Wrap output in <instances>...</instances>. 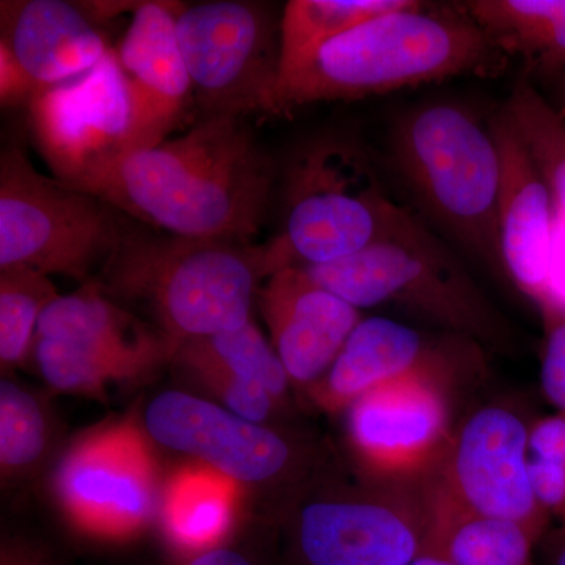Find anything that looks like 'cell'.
I'll return each mask as SVG.
<instances>
[{
	"instance_id": "836d02e7",
	"label": "cell",
	"mask_w": 565,
	"mask_h": 565,
	"mask_svg": "<svg viewBox=\"0 0 565 565\" xmlns=\"http://www.w3.org/2000/svg\"><path fill=\"white\" fill-rule=\"evenodd\" d=\"M0 565H57L43 550L36 548L20 539L2 542Z\"/></svg>"
},
{
	"instance_id": "4dcf8cb0",
	"label": "cell",
	"mask_w": 565,
	"mask_h": 565,
	"mask_svg": "<svg viewBox=\"0 0 565 565\" xmlns=\"http://www.w3.org/2000/svg\"><path fill=\"white\" fill-rule=\"evenodd\" d=\"M541 388L546 403L565 415V300L548 296L541 300Z\"/></svg>"
},
{
	"instance_id": "d4e9b609",
	"label": "cell",
	"mask_w": 565,
	"mask_h": 565,
	"mask_svg": "<svg viewBox=\"0 0 565 565\" xmlns=\"http://www.w3.org/2000/svg\"><path fill=\"white\" fill-rule=\"evenodd\" d=\"M505 109L548 185L556 225L565 232L564 117L527 81L516 84Z\"/></svg>"
},
{
	"instance_id": "52a82bcc",
	"label": "cell",
	"mask_w": 565,
	"mask_h": 565,
	"mask_svg": "<svg viewBox=\"0 0 565 565\" xmlns=\"http://www.w3.org/2000/svg\"><path fill=\"white\" fill-rule=\"evenodd\" d=\"M114 207L90 192L40 173L25 152L0 158V269L90 281L121 236Z\"/></svg>"
},
{
	"instance_id": "f1b7e54d",
	"label": "cell",
	"mask_w": 565,
	"mask_h": 565,
	"mask_svg": "<svg viewBox=\"0 0 565 565\" xmlns=\"http://www.w3.org/2000/svg\"><path fill=\"white\" fill-rule=\"evenodd\" d=\"M228 514V500L221 486L202 475L180 478L166 501L169 533L184 546L215 541L225 530Z\"/></svg>"
},
{
	"instance_id": "3957f363",
	"label": "cell",
	"mask_w": 565,
	"mask_h": 565,
	"mask_svg": "<svg viewBox=\"0 0 565 565\" xmlns=\"http://www.w3.org/2000/svg\"><path fill=\"white\" fill-rule=\"evenodd\" d=\"M103 277L107 296L143 305L178 349L250 322L269 269L264 245L122 228Z\"/></svg>"
},
{
	"instance_id": "d6a6232c",
	"label": "cell",
	"mask_w": 565,
	"mask_h": 565,
	"mask_svg": "<svg viewBox=\"0 0 565 565\" xmlns=\"http://www.w3.org/2000/svg\"><path fill=\"white\" fill-rule=\"evenodd\" d=\"M35 90V82L22 68L10 47L0 41V102H2V106L14 107L21 106V104L29 106Z\"/></svg>"
},
{
	"instance_id": "7402d4cb",
	"label": "cell",
	"mask_w": 565,
	"mask_h": 565,
	"mask_svg": "<svg viewBox=\"0 0 565 565\" xmlns=\"http://www.w3.org/2000/svg\"><path fill=\"white\" fill-rule=\"evenodd\" d=\"M433 525L427 546L456 565H535L537 542L525 527L471 514L429 484Z\"/></svg>"
},
{
	"instance_id": "cb8c5ba5",
	"label": "cell",
	"mask_w": 565,
	"mask_h": 565,
	"mask_svg": "<svg viewBox=\"0 0 565 565\" xmlns=\"http://www.w3.org/2000/svg\"><path fill=\"white\" fill-rule=\"evenodd\" d=\"M33 362L51 388L98 397L114 382H128L152 373L162 362L90 351L51 338L36 337Z\"/></svg>"
},
{
	"instance_id": "e0dca14e",
	"label": "cell",
	"mask_w": 565,
	"mask_h": 565,
	"mask_svg": "<svg viewBox=\"0 0 565 565\" xmlns=\"http://www.w3.org/2000/svg\"><path fill=\"white\" fill-rule=\"evenodd\" d=\"M256 300L286 373L305 392L329 373L363 319L359 308L323 288L302 266L270 275Z\"/></svg>"
},
{
	"instance_id": "d590c367",
	"label": "cell",
	"mask_w": 565,
	"mask_h": 565,
	"mask_svg": "<svg viewBox=\"0 0 565 565\" xmlns=\"http://www.w3.org/2000/svg\"><path fill=\"white\" fill-rule=\"evenodd\" d=\"M552 544H550V565H565V527L553 534Z\"/></svg>"
},
{
	"instance_id": "d6986e66",
	"label": "cell",
	"mask_w": 565,
	"mask_h": 565,
	"mask_svg": "<svg viewBox=\"0 0 565 565\" xmlns=\"http://www.w3.org/2000/svg\"><path fill=\"white\" fill-rule=\"evenodd\" d=\"M0 41L13 52L36 88L54 87L88 73L110 46L96 28L92 7L65 0L0 3Z\"/></svg>"
},
{
	"instance_id": "277c9868",
	"label": "cell",
	"mask_w": 565,
	"mask_h": 565,
	"mask_svg": "<svg viewBox=\"0 0 565 565\" xmlns=\"http://www.w3.org/2000/svg\"><path fill=\"white\" fill-rule=\"evenodd\" d=\"M390 154L424 214L467 255L505 277L501 159L489 126L457 104H422L394 122Z\"/></svg>"
},
{
	"instance_id": "5bb4252c",
	"label": "cell",
	"mask_w": 565,
	"mask_h": 565,
	"mask_svg": "<svg viewBox=\"0 0 565 565\" xmlns=\"http://www.w3.org/2000/svg\"><path fill=\"white\" fill-rule=\"evenodd\" d=\"M143 427L156 444L244 484L273 482L291 470L296 460L292 445L277 430L180 390L152 397L145 408Z\"/></svg>"
},
{
	"instance_id": "9c48e42d",
	"label": "cell",
	"mask_w": 565,
	"mask_h": 565,
	"mask_svg": "<svg viewBox=\"0 0 565 565\" xmlns=\"http://www.w3.org/2000/svg\"><path fill=\"white\" fill-rule=\"evenodd\" d=\"M177 36L204 117L278 115L280 21L258 2L180 6Z\"/></svg>"
},
{
	"instance_id": "7c38bea8",
	"label": "cell",
	"mask_w": 565,
	"mask_h": 565,
	"mask_svg": "<svg viewBox=\"0 0 565 565\" xmlns=\"http://www.w3.org/2000/svg\"><path fill=\"white\" fill-rule=\"evenodd\" d=\"M52 487L70 522L106 541L141 533L162 504L154 456L143 434L126 422L77 438L58 460Z\"/></svg>"
},
{
	"instance_id": "603a6c76",
	"label": "cell",
	"mask_w": 565,
	"mask_h": 565,
	"mask_svg": "<svg viewBox=\"0 0 565 565\" xmlns=\"http://www.w3.org/2000/svg\"><path fill=\"white\" fill-rule=\"evenodd\" d=\"M411 3L412 0H291L280 20V77L334 36Z\"/></svg>"
},
{
	"instance_id": "484cf974",
	"label": "cell",
	"mask_w": 565,
	"mask_h": 565,
	"mask_svg": "<svg viewBox=\"0 0 565 565\" xmlns=\"http://www.w3.org/2000/svg\"><path fill=\"white\" fill-rule=\"evenodd\" d=\"M58 292L47 275L0 269V363L13 370L33 355L41 316Z\"/></svg>"
},
{
	"instance_id": "f546056e",
	"label": "cell",
	"mask_w": 565,
	"mask_h": 565,
	"mask_svg": "<svg viewBox=\"0 0 565 565\" xmlns=\"http://www.w3.org/2000/svg\"><path fill=\"white\" fill-rule=\"evenodd\" d=\"M203 343L222 363L247 381L263 386L281 407L292 382L273 343L264 338L253 321L232 332L202 338Z\"/></svg>"
},
{
	"instance_id": "4fadbf2b",
	"label": "cell",
	"mask_w": 565,
	"mask_h": 565,
	"mask_svg": "<svg viewBox=\"0 0 565 565\" xmlns=\"http://www.w3.org/2000/svg\"><path fill=\"white\" fill-rule=\"evenodd\" d=\"M530 426L505 405L471 412L455 427L433 486L471 514L525 527L539 544L548 534L552 519L531 486Z\"/></svg>"
},
{
	"instance_id": "4316f807",
	"label": "cell",
	"mask_w": 565,
	"mask_h": 565,
	"mask_svg": "<svg viewBox=\"0 0 565 565\" xmlns=\"http://www.w3.org/2000/svg\"><path fill=\"white\" fill-rule=\"evenodd\" d=\"M52 426L35 394L0 382V471L3 481L31 473L50 451Z\"/></svg>"
},
{
	"instance_id": "e575fe53",
	"label": "cell",
	"mask_w": 565,
	"mask_h": 565,
	"mask_svg": "<svg viewBox=\"0 0 565 565\" xmlns=\"http://www.w3.org/2000/svg\"><path fill=\"white\" fill-rule=\"evenodd\" d=\"M184 565H259L258 561L253 559L247 553L241 550L230 548V546H215V548L204 550L199 555L193 556Z\"/></svg>"
},
{
	"instance_id": "8992f818",
	"label": "cell",
	"mask_w": 565,
	"mask_h": 565,
	"mask_svg": "<svg viewBox=\"0 0 565 565\" xmlns=\"http://www.w3.org/2000/svg\"><path fill=\"white\" fill-rule=\"evenodd\" d=\"M302 267L359 310L396 307L475 343L511 345L508 321L415 215L355 255Z\"/></svg>"
},
{
	"instance_id": "83f0119b",
	"label": "cell",
	"mask_w": 565,
	"mask_h": 565,
	"mask_svg": "<svg viewBox=\"0 0 565 565\" xmlns=\"http://www.w3.org/2000/svg\"><path fill=\"white\" fill-rule=\"evenodd\" d=\"M172 360L199 384L206 386L212 396L221 401L223 407L248 422L264 424L273 416L275 408H278L277 403L263 386L247 381L222 363L206 348L202 338L178 345Z\"/></svg>"
},
{
	"instance_id": "8fae6325",
	"label": "cell",
	"mask_w": 565,
	"mask_h": 565,
	"mask_svg": "<svg viewBox=\"0 0 565 565\" xmlns=\"http://www.w3.org/2000/svg\"><path fill=\"white\" fill-rule=\"evenodd\" d=\"M451 384L418 371L375 386L345 408V437L362 478L392 486L433 481L455 433Z\"/></svg>"
},
{
	"instance_id": "6da1fadb",
	"label": "cell",
	"mask_w": 565,
	"mask_h": 565,
	"mask_svg": "<svg viewBox=\"0 0 565 565\" xmlns=\"http://www.w3.org/2000/svg\"><path fill=\"white\" fill-rule=\"evenodd\" d=\"M277 169L243 117H203L184 136L134 151L88 185L114 210L177 236L252 245Z\"/></svg>"
},
{
	"instance_id": "30bf717a",
	"label": "cell",
	"mask_w": 565,
	"mask_h": 565,
	"mask_svg": "<svg viewBox=\"0 0 565 565\" xmlns=\"http://www.w3.org/2000/svg\"><path fill=\"white\" fill-rule=\"evenodd\" d=\"M28 109L52 177L81 191L137 151L131 95L114 47L76 79L36 88Z\"/></svg>"
},
{
	"instance_id": "ba28073f",
	"label": "cell",
	"mask_w": 565,
	"mask_h": 565,
	"mask_svg": "<svg viewBox=\"0 0 565 565\" xmlns=\"http://www.w3.org/2000/svg\"><path fill=\"white\" fill-rule=\"evenodd\" d=\"M429 484L362 478L303 498L286 525V565H411L429 542Z\"/></svg>"
},
{
	"instance_id": "44dd1931",
	"label": "cell",
	"mask_w": 565,
	"mask_h": 565,
	"mask_svg": "<svg viewBox=\"0 0 565 565\" xmlns=\"http://www.w3.org/2000/svg\"><path fill=\"white\" fill-rule=\"evenodd\" d=\"M465 13L505 55H519L534 76L565 71V0H468Z\"/></svg>"
},
{
	"instance_id": "2e32d148",
	"label": "cell",
	"mask_w": 565,
	"mask_h": 565,
	"mask_svg": "<svg viewBox=\"0 0 565 565\" xmlns=\"http://www.w3.org/2000/svg\"><path fill=\"white\" fill-rule=\"evenodd\" d=\"M489 128L501 159L498 228L505 277L539 303L555 296L552 195L505 107L489 121Z\"/></svg>"
},
{
	"instance_id": "74e56055",
	"label": "cell",
	"mask_w": 565,
	"mask_h": 565,
	"mask_svg": "<svg viewBox=\"0 0 565 565\" xmlns=\"http://www.w3.org/2000/svg\"><path fill=\"white\" fill-rule=\"evenodd\" d=\"M556 79V110L563 115L565 120V71L557 74Z\"/></svg>"
},
{
	"instance_id": "ac0fdd59",
	"label": "cell",
	"mask_w": 565,
	"mask_h": 565,
	"mask_svg": "<svg viewBox=\"0 0 565 565\" xmlns=\"http://www.w3.org/2000/svg\"><path fill=\"white\" fill-rule=\"evenodd\" d=\"M178 9L156 0L134 3L128 29L114 47L131 95L137 151L166 141L192 99L177 36Z\"/></svg>"
},
{
	"instance_id": "8d00e7d4",
	"label": "cell",
	"mask_w": 565,
	"mask_h": 565,
	"mask_svg": "<svg viewBox=\"0 0 565 565\" xmlns=\"http://www.w3.org/2000/svg\"><path fill=\"white\" fill-rule=\"evenodd\" d=\"M411 565H456L451 563L445 555H441L440 552H437L435 548H430V546H426V550L416 557L414 563Z\"/></svg>"
},
{
	"instance_id": "5b68a950",
	"label": "cell",
	"mask_w": 565,
	"mask_h": 565,
	"mask_svg": "<svg viewBox=\"0 0 565 565\" xmlns=\"http://www.w3.org/2000/svg\"><path fill=\"white\" fill-rule=\"evenodd\" d=\"M281 195L280 233L264 245L269 277L355 255L392 236L411 214L386 193L362 145L341 134L297 148Z\"/></svg>"
},
{
	"instance_id": "ffe728a7",
	"label": "cell",
	"mask_w": 565,
	"mask_h": 565,
	"mask_svg": "<svg viewBox=\"0 0 565 565\" xmlns=\"http://www.w3.org/2000/svg\"><path fill=\"white\" fill-rule=\"evenodd\" d=\"M36 337L162 363L172 360L177 351L166 334L122 310L98 281L85 282L77 291L58 296L41 316Z\"/></svg>"
},
{
	"instance_id": "1f68e13d",
	"label": "cell",
	"mask_w": 565,
	"mask_h": 565,
	"mask_svg": "<svg viewBox=\"0 0 565 565\" xmlns=\"http://www.w3.org/2000/svg\"><path fill=\"white\" fill-rule=\"evenodd\" d=\"M530 457L565 468V415L553 412L531 423Z\"/></svg>"
},
{
	"instance_id": "7a4b0ae2",
	"label": "cell",
	"mask_w": 565,
	"mask_h": 565,
	"mask_svg": "<svg viewBox=\"0 0 565 565\" xmlns=\"http://www.w3.org/2000/svg\"><path fill=\"white\" fill-rule=\"evenodd\" d=\"M504 54L462 7L412 0L327 41L280 77V114L349 102L456 76H498Z\"/></svg>"
},
{
	"instance_id": "9a60e30c",
	"label": "cell",
	"mask_w": 565,
	"mask_h": 565,
	"mask_svg": "<svg viewBox=\"0 0 565 565\" xmlns=\"http://www.w3.org/2000/svg\"><path fill=\"white\" fill-rule=\"evenodd\" d=\"M478 343L457 334L435 337L385 316L363 318L329 373L307 394L322 412L344 414L375 386L418 371L455 382L478 366Z\"/></svg>"
}]
</instances>
